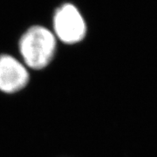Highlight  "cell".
Instances as JSON below:
<instances>
[{"label": "cell", "mask_w": 157, "mask_h": 157, "mask_svg": "<svg viewBox=\"0 0 157 157\" xmlns=\"http://www.w3.org/2000/svg\"><path fill=\"white\" fill-rule=\"evenodd\" d=\"M59 41L52 29L34 25L26 29L17 42L19 59L30 71H42L54 60Z\"/></svg>", "instance_id": "1"}, {"label": "cell", "mask_w": 157, "mask_h": 157, "mask_svg": "<svg viewBox=\"0 0 157 157\" xmlns=\"http://www.w3.org/2000/svg\"><path fill=\"white\" fill-rule=\"evenodd\" d=\"M52 31L59 42L73 45L81 43L87 34V24L77 6L66 2L55 9Z\"/></svg>", "instance_id": "2"}, {"label": "cell", "mask_w": 157, "mask_h": 157, "mask_svg": "<svg viewBox=\"0 0 157 157\" xmlns=\"http://www.w3.org/2000/svg\"><path fill=\"white\" fill-rule=\"evenodd\" d=\"M30 80V69L19 58L0 54V93L16 94L28 86Z\"/></svg>", "instance_id": "3"}]
</instances>
